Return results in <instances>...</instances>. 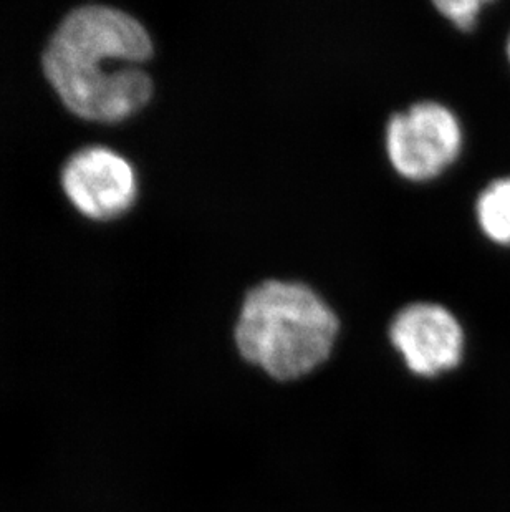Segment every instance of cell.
Here are the masks:
<instances>
[{"mask_svg":"<svg viewBox=\"0 0 510 512\" xmlns=\"http://www.w3.org/2000/svg\"><path fill=\"white\" fill-rule=\"evenodd\" d=\"M461 146L458 118L439 103H416L393 116L386 130L391 165L409 181H428L448 170Z\"/></svg>","mask_w":510,"mask_h":512,"instance_id":"cell-3","label":"cell"},{"mask_svg":"<svg viewBox=\"0 0 510 512\" xmlns=\"http://www.w3.org/2000/svg\"><path fill=\"white\" fill-rule=\"evenodd\" d=\"M332 307L308 285L265 281L246 295L237 317V352L275 382L290 383L322 367L337 345Z\"/></svg>","mask_w":510,"mask_h":512,"instance_id":"cell-2","label":"cell"},{"mask_svg":"<svg viewBox=\"0 0 510 512\" xmlns=\"http://www.w3.org/2000/svg\"><path fill=\"white\" fill-rule=\"evenodd\" d=\"M390 342L414 377L436 378L461 365L466 335L459 320L438 304H411L390 325Z\"/></svg>","mask_w":510,"mask_h":512,"instance_id":"cell-5","label":"cell"},{"mask_svg":"<svg viewBox=\"0 0 510 512\" xmlns=\"http://www.w3.org/2000/svg\"><path fill=\"white\" fill-rule=\"evenodd\" d=\"M434 5L441 15L451 20L459 30L469 32L476 27L477 17L481 14L486 2H481V0H444V2H436Z\"/></svg>","mask_w":510,"mask_h":512,"instance_id":"cell-7","label":"cell"},{"mask_svg":"<svg viewBox=\"0 0 510 512\" xmlns=\"http://www.w3.org/2000/svg\"><path fill=\"white\" fill-rule=\"evenodd\" d=\"M476 214L491 241L510 247V178L497 179L482 191Z\"/></svg>","mask_w":510,"mask_h":512,"instance_id":"cell-6","label":"cell"},{"mask_svg":"<svg viewBox=\"0 0 510 512\" xmlns=\"http://www.w3.org/2000/svg\"><path fill=\"white\" fill-rule=\"evenodd\" d=\"M151 57L150 34L135 17L106 5H83L49 40L44 73L73 115L120 123L153 97V80L140 68Z\"/></svg>","mask_w":510,"mask_h":512,"instance_id":"cell-1","label":"cell"},{"mask_svg":"<svg viewBox=\"0 0 510 512\" xmlns=\"http://www.w3.org/2000/svg\"><path fill=\"white\" fill-rule=\"evenodd\" d=\"M509 60H510V40H509Z\"/></svg>","mask_w":510,"mask_h":512,"instance_id":"cell-8","label":"cell"},{"mask_svg":"<svg viewBox=\"0 0 510 512\" xmlns=\"http://www.w3.org/2000/svg\"><path fill=\"white\" fill-rule=\"evenodd\" d=\"M60 181L73 208L100 223L121 218L138 198L135 168L106 146L77 151L63 166Z\"/></svg>","mask_w":510,"mask_h":512,"instance_id":"cell-4","label":"cell"}]
</instances>
